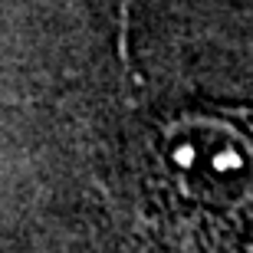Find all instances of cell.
<instances>
[{
  "instance_id": "obj_1",
  "label": "cell",
  "mask_w": 253,
  "mask_h": 253,
  "mask_svg": "<svg viewBox=\"0 0 253 253\" xmlns=\"http://www.w3.org/2000/svg\"><path fill=\"white\" fill-rule=\"evenodd\" d=\"M105 253H253V109H181L125 155Z\"/></svg>"
}]
</instances>
